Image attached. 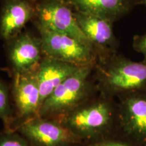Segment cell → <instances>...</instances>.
I'll return each instance as SVG.
<instances>
[{"label":"cell","instance_id":"6da1fadb","mask_svg":"<svg viewBox=\"0 0 146 146\" xmlns=\"http://www.w3.org/2000/svg\"><path fill=\"white\" fill-rule=\"evenodd\" d=\"M83 143L104 138L118 131L117 103L100 94L57 118Z\"/></svg>","mask_w":146,"mask_h":146},{"label":"cell","instance_id":"7a4b0ae2","mask_svg":"<svg viewBox=\"0 0 146 146\" xmlns=\"http://www.w3.org/2000/svg\"><path fill=\"white\" fill-rule=\"evenodd\" d=\"M98 80L100 94L109 98L145 90L146 63L114 56L100 64Z\"/></svg>","mask_w":146,"mask_h":146},{"label":"cell","instance_id":"3957f363","mask_svg":"<svg viewBox=\"0 0 146 146\" xmlns=\"http://www.w3.org/2000/svg\"><path fill=\"white\" fill-rule=\"evenodd\" d=\"M95 66L96 63L80 66L66 78L43 102L38 116L57 118L94 97L89 77Z\"/></svg>","mask_w":146,"mask_h":146},{"label":"cell","instance_id":"277c9868","mask_svg":"<svg viewBox=\"0 0 146 146\" xmlns=\"http://www.w3.org/2000/svg\"><path fill=\"white\" fill-rule=\"evenodd\" d=\"M37 28L43 56L78 66L96 63V53L93 45L66 35Z\"/></svg>","mask_w":146,"mask_h":146},{"label":"cell","instance_id":"5b68a950","mask_svg":"<svg viewBox=\"0 0 146 146\" xmlns=\"http://www.w3.org/2000/svg\"><path fill=\"white\" fill-rule=\"evenodd\" d=\"M13 131L33 146H81L83 141L57 119L37 116L16 126Z\"/></svg>","mask_w":146,"mask_h":146},{"label":"cell","instance_id":"8992f818","mask_svg":"<svg viewBox=\"0 0 146 146\" xmlns=\"http://www.w3.org/2000/svg\"><path fill=\"white\" fill-rule=\"evenodd\" d=\"M118 131L146 146V89L118 96Z\"/></svg>","mask_w":146,"mask_h":146},{"label":"cell","instance_id":"52a82bcc","mask_svg":"<svg viewBox=\"0 0 146 146\" xmlns=\"http://www.w3.org/2000/svg\"><path fill=\"white\" fill-rule=\"evenodd\" d=\"M35 16L37 18V27L93 45L78 27L74 12L63 0L39 1L35 6Z\"/></svg>","mask_w":146,"mask_h":146},{"label":"cell","instance_id":"ba28073f","mask_svg":"<svg viewBox=\"0 0 146 146\" xmlns=\"http://www.w3.org/2000/svg\"><path fill=\"white\" fill-rule=\"evenodd\" d=\"M12 96L16 112L12 127L14 130L19 124L39 115L41 104L36 69L14 74Z\"/></svg>","mask_w":146,"mask_h":146},{"label":"cell","instance_id":"9c48e42d","mask_svg":"<svg viewBox=\"0 0 146 146\" xmlns=\"http://www.w3.org/2000/svg\"><path fill=\"white\" fill-rule=\"evenodd\" d=\"M6 43L7 56L14 74L31 72L37 68L43 57L40 38L23 33Z\"/></svg>","mask_w":146,"mask_h":146},{"label":"cell","instance_id":"30bf717a","mask_svg":"<svg viewBox=\"0 0 146 146\" xmlns=\"http://www.w3.org/2000/svg\"><path fill=\"white\" fill-rule=\"evenodd\" d=\"M35 15V7L29 0H3L0 8V37L7 41L21 32Z\"/></svg>","mask_w":146,"mask_h":146},{"label":"cell","instance_id":"8fae6325","mask_svg":"<svg viewBox=\"0 0 146 146\" xmlns=\"http://www.w3.org/2000/svg\"><path fill=\"white\" fill-rule=\"evenodd\" d=\"M80 66L43 56L36 68L41 107L54 89Z\"/></svg>","mask_w":146,"mask_h":146},{"label":"cell","instance_id":"7c38bea8","mask_svg":"<svg viewBox=\"0 0 146 146\" xmlns=\"http://www.w3.org/2000/svg\"><path fill=\"white\" fill-rule=\"evenodd\" d=\"M74 16L82 32L94 47L107 49L114 44L112 22L78 11L74 12Z\"/></svg>","mask_w":146,"mask_h":146},{"label":"cell","instance_id":"4fadbf2b","mask_svg":"<svg viewBox=\"0 0 146 146\" xmlns=\"http://www.w3.org/2000/svg\"><path fill=\"white\" fill-rule=\"evenodd\" d=\"M78 12L91 14L112 22L116 21L130 8V0H63Z\"/></svg>","mask_w":146,"mask_h":146},{"label":"cell","instance_id":"5bb4252c","mask_svg":"<svg viewBox=\"0 0 146 146\" xmlns=\"http://www.w3.org/2000/svg\"><path fill=\"white\" fill-rule=\"evenodd\" d=\"M13 113L9 89L0 78V119L4 124L5 130H12L14 121Z\"/></svg>","mask_w":146,"mask_h":146},{"label":"cell","instance_id":"9a60e30c","mask_svg":"<svg viewBox=\"0 0 146 146\" xmlns=\"http://www.w3.org/2000/svg\"><path fill=\"white\" fill-rule=\"evenodd\" d=\"M81 146H144L133 141L120 133L119 131L114 134L96 141L87 142Z\"/></svg>","mask_w":146,"mask_h":146},{"label":"cell","instance_id":"2e32d148","mask_svg":"<svg viewBox=\"0 0 146 146\" xmlns=\"http://www.w3.org/2000/svg\"><path fill=\"white\" fill-rule=\"evenodd\" d=\"M0 146H33L25 137L13 130L0 133Z\"/></svg>","mask_w":146,"mask_h":146},{"label":"cell","instance_id":"e0dca14e","mask_svg":"<svg viewBox=\"0 0 146 146\" xmlns=\"http://www.w3.org/2000/svg\"><path fill=\"white\" fill-rule=\"evenodd\" d=\"M133 47L143 55V62L146 63V34L135 36L133 39Z\"/></svg>","mask_w":146,"mask_h":146},{"label":"cell","instance_id":"ac0fdd59","mask_svg":"<svg viewBox=\"0 0 146 146\" xmlns=\"http://www.w3.org/2000/svg\"><path fill=\"white\" fill-rule=\"evenodd\" d=\"M139 1V2H140V1H141V2H144V1H145V0H130V1L131 2V1Z\"/></svg>","mask_w":146,"mask_h":146},{"label":"cell","instance_id":"d6986e66","mask_svg":"<svg viewBox=\"0 0 146 146\" xmlns=\"http://www.w3.org/2000/svg\"><path fill=\"white\" fill-rule=\"evenodd\" d=\"M143 3H146V0H145V1H144Z\"/></svg>","mask_w":146,"mask_h":146},{"label":"cell","instance_id":"ffe728a7","mask_svg":"<svg viewBox=\"0 0 146 146\" xmlns=\"http://www.w3.org/2000/svg\"><path fill=\"white\" fill-rule=\"evenodd\" d=\"M38 1H42V0H38Z\"/></svg>","mask_w":146,"mask_h":146}]
</instances>
